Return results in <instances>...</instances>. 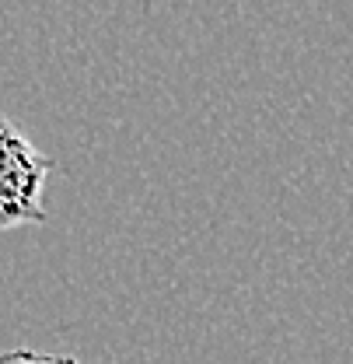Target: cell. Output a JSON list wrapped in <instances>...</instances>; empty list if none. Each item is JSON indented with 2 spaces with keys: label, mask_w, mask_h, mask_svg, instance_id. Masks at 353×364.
Masks as SVG:
<instances>
[{
  "label": "cell",
  "mask_w": 353,
  "mask_h": 364,
  "mask_svg": "<svg viewBox=\"0 0 353 364\" xmlns=\"http://www.w3.org/2000/svg\"><path fill=\"white\" fill-rule=\"evenodd\" d=\"M53 168L56 161L0 116V231L49 221L43 189Z\"/></svg>",
  "instance_id": "1"
},
{
  "label": "cell",
  "mask_w": 353,
  "mask_h": 364,
  "mask_svg": "<svg viewBox=\"0 0 353 364\" xmlns=\"http://www.w3.org/2000/svg\"><path fill=\"white\" fill-rule=\"evenodd\" d=\"M0 364H81L70 354H43V350H28V347H18V350H4Z\"/></svg>",
  "instance_id": "2"
}]
</instances>
